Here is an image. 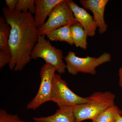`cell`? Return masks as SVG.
Returning a JSON list of instances; mask_svg holds the SVG:
<instances>
[{"label":"cell","mask_w":122,"mask_h":122,"mask_svg":"<svg viewBox=\"0 0 122 122\" xmlns=\"http://www.w3.org/2000/svg\"><path fill=\"white\" fill-rule=\"evenodd\" d=\"M122 116V110L115 105L103 111L92 120V122H115Z\"/></svg>","instance_id":"15"},{"label":"cell","mask_w":122,"mask_h":122,"mask_svg":"<svg viewBox=\"0 0 122 122\" xmlns=\"http://www.w3.org/2000/svg\"><path fill=\"white\" fill-rule=\"evenodd\" d=\"M89 97V102L73 107L75 122L93 120L103 111L115 105V96L110 92L96 91Z\"/></svg>","instance_id":"2"},{"label":"cell","mask_w":122,"mask_h":122,"mask_svg":"<svg viewBox=\"0 0 122 122\" xmlns=\"http://www.w3.org/2000/svg\"><path fill=\"white\" fill-rule=\"evenodd\" d=\"M89 97H83L75 93L59 74L54 75L53 80L51 101L56 103L59 108L73 107L75 105L87 102Z\"/></svg>","instance_id":"5"},{"label":"cell","mask_w":122,"mask_h":122,"mask_svg":"<svg viewBox=\"0 0 122 122\" xmlns=\"http://www.w3.org/2000/svg\"><path fill=\"white\" fill-rule=\"evenodd\" d=\"M11 55H9L3 51H0V69L3 68L11 61Z\"/></svg>","instance_id":"18"},{"label":"cell","mask_w":122,"mask_h":122,"mask_svg":"<svg viewBox=\"0 0 122 122\" xmlns=\"http://www.w3.org/2000/svg\"><path fill=\"white\" fill-rule=\"evenodd\" d=\"M73 107L59 108L53 115L34 117L33 119L35 122H75Z\"/></svg>","instance_id":"11"},{"label":"cell","mask_w":122,"mask_h":122,"mask_svg":"<svg viewBox=\"0 0 122 122\" xmlns=\"http://www.w3.org/2000/svg\"><path fill=\"white\" fill-rule=\"evenodd\" d=\"M2 12L11 26L9 45L11 55L9 68L15 72L21 71L31 60V54L38 39V28L33 14L11 11L4 7Z\"/></svg>","instance_id":"1"},{"label":"cell","mask_w":122,"mask_h":122,"mask_svg":"<svg viewBox=\"0 0 122 122\" xmlns=\"http://www.w3.org/2000/svg\"><path fill=\"white\" fill-rule=\"evenodd\" d=\"M64 59L69 73L76 75L78 73L81 72L94 75L96 73V68L110 61L111 56L110 54L105 52L97 58L89 56L80 57L77 56L74 52L70 51Z\"/></svg>","instance_id":"3"},{"label":"cell","mask_w":122,"mask_h":122,"mask_svg":"<svg viewBox=\"0 0 122 122\" xmlns=\"http://www.w3.org/2000/svg\"><path fill=\"white\" fill-rule=\"evenodd\" d=\"M72 25L69 24L64 25L48 32L46 35L52 41L66 42L71 45H73L71 32Z\"/></svg>","instance_id":"12"},{"label":"cell","mask_w":122,"mask_h":122,"mask_svg":"<svg viewBox=\"0 0 122 122\" xmlns=\"http://www.w3.org/2000/svg\"><path fill=\"white\" fill-rule=\"evenodd\" d=\"M76 22L67 0H63L53 10L44 25L38 28V35H46L51 30L69 24L73 25Z\"/></svg>","instance_id":"6"},{"label":"cell","mask_w":122,"mask_h":122,"mask_svg":"<svg viewBox=\"0 0 122 122\" xmlns=\"http://www.w3.org/2000/svg\"><path fill=\"white\" fill-rule=\"evenodd\" d=\"M108 0H81L80 4L86 10H89L93 14V19L98 28L99 33L103 34L106 32L108 25L104 19V13Z\"/></svg>","instance_id":"8"},{"label":"cell","mask_w":122,"mask_h":122,"mask_svg":"<svg viewBox=\"0 0 122 122\" xmlns=\"http://www.w3.org/2000/svg\"><path fill=\"white\" fill-rule=\"evenodd\" d=\"M73 14L76 22L79 23L86 30L87 35L91 37L96 34L97 26L93 17L85 9L80 7L72 0H67Z\"/></svg>","instance_id":"9"},{"label":"cell","mask_w":122,"mask_h":122,"mask_svg":"<svg viewBox=\"0 0 122 122\" xmlns=\"http://www.w3.org/2000/svg\"><path fill=\"white\" fill-rule=\"evenodd\" d=\"M56 71L54 66L48 63H46L41 67L39 90L34 98L27 105V109L35 110L45 103L51 101L53 78Z\"/></svg>","instance_id":"7"},{"label":"cell","mask_w":122,"mask_h":122,"mask_svg":"<svg viewBox=\"0 0 122 122\" xmlns=\"http://www.w3.org/2000/svg\"><path fill=\"white\" fill-rule=\"evenodd\" d=\"M11 26L4 17L0 18V51H3L11 55L9 45V40L11 31Z\"/></svg>","instance_id":"14"},{"label":"cell","mask_w":122,"mask_h":122,"mask_svg":"<svg viewBox=\"0 0 122 122\" xmlns=\"http://www.w3.org/2000/svg\"><path fill=\"white\" fill-rule=\"evenodd\" d=\"M63 0H35V24L37 28L45 24L46 19L55 7Z\"/></svg>","instance_id":"10"},{"label":"cell","mask_w":122,"mask_h":122,"mask_svg":"<svg viewBox=\"0 0 122 122\" xmlns=\"http://www.w3.org/2000/svg\"><path fill=\"white\" fill-rule=\"evenodd\" d=\"M5 2L7 8L10 11H13L16 10L18 0H5Z\"/></svg>","instance_id":"19"},{"label":"cell","mask_w":122,"mask_h":122,"mask_svg":"<svg viewBox=\"0 0 122 122\" xmlns=\"http://www.w3.org/2000/svg\"><path fill=\"white\" fill-rule=\"evenodd\" d=\"M71 38L74 45L83 50L87 48V35L86 30L79 23L76 22L71 27Z\"/></svg>","instance_id":"13"},{"label":"cell","mask_w":122,"mask_h":122,"mask_svg":"<svg viewBox=\"0 0 122 122\" xmlns=\"http://www.w3.org/2000/svg\"><path fill=\"white\" fill-rule=\"evenodd\" d=\"M0 122H26L20 119L17 115L9 114L6 111L0 109Z\"/></svg>","instance_id":"17"},{"label":"cell","mask_w":122,"mask_h":122,"mask_svg":"<svg viewBox=\"0 0 122 122\" xmlns=\"http://www.w3.org/2000/svg\"><path fill=\"white\" fill-rule=\"evenodd\" d=\"M115 122H122V116H120L117 119Z\"/></svg>","instance_id":"21"},{"label":"cell","mask_w":122,"mask_h":122,"mask_svg":"<svg viewBox=\"0 0 122 122\" xmlns=\"http://www.w3.org/2000/svg\"><path fill=\"white\" fill-rule=\"evenodd\" d=\"M119 85L120 87H122V68H120L119 71Z\"/></svg>","instance_id":"20"},{"label":"cell","mask_w":122,"mask_h":122,"mask_svg":"<svg viewBox=\"0 0 122 122\" xmlns=\"http://www.w3.org/2000/svg\"><path fill=\"white\" fill-rule=\"evenodd\" d=\"M16 10L18 12H28L33 14L35 12V0H18Z\"/></svg>","instance_id":"16"},{"label":"cell","mask_w":122,"mask_h":122,"mask_svg":"<svg viewBox=\"0 0 122 122\" xmlns=\"http://www.w3.org/2000/svg\"><path fill=\"white\" fill-rule=\"evenodd\" d=\"M45 36L38 35L37 42L31 53V59L42 58L46 63L54 66L59 74L64 73L66 65L63 61V52L52 45L49 41L46 39Z\"/></svg>","instance_id":"4"}]
</instances>
